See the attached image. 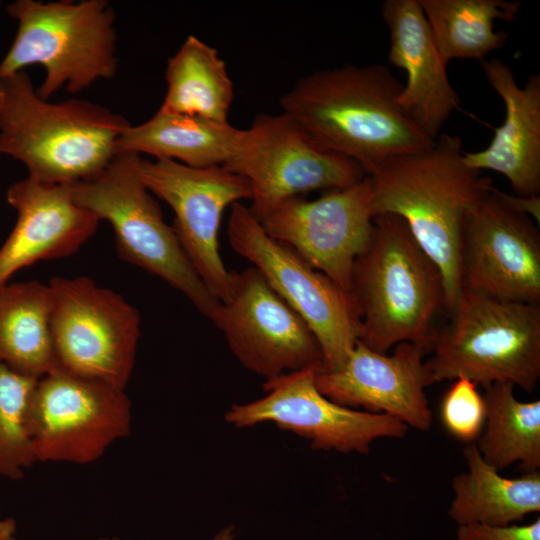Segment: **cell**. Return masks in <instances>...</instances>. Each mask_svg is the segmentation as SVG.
<instances>
[{"label": "cell", "mask_w": 540, "mask_h": 540, "mask_svg": "<svg viewBox=\"0 0 540 540\" xmlns=\"http://www.w3.org/2000/svg\"><path fill=\"white\" fill-rule=\"evenodd\" d=\"M6 199L17 220L0 248V285L38 261L76 253L100 221L73 200L66 184L27 176L8 188Z\"/></svg>", "instance_id": "18"}, {"label": "cell", "mask_w": 540, "mask_h": 540, "mask_svg": "<svg viewBox=\"0 0 540 540\" xmlns=\"http://www.w3.org/2000/svg\"><path fill=\"white\" fill-rule=\"evenodd\" d=\"M457 540H540V518L528 524L490 526L482 524L459 525Z\"/></svg>", "instance_id": "29"}, {"label": "cell", "mask_w": 540, "mask_h": 540, "mask_svg": "<svg viewBox=\"0 0 540 540\" xmlns=\"http://www.w3.org/2000/svg\"><path fill=\"white\" fill-rule=\"evenodd\" d=\"M481 67L505 105V117L485 149L463 152L464 162L502 174L518 196H539L540 76L530 75L519 87L510 66L500 59H484Z\"/></svg>", "instance_id": "20"}, {"label": "cell", "mask_w": 540, "mask_h": 540, "mask_svg": "<svg viewBox=\"0 0 540 540\" xmlns=\"http://www.w3.org/2000/svg\"><path fill=\"white\" fill-rule=\"evenodd\" d=\"M125 389L62 369L37 382L30 426L36 461L88 464L131 428Z\"/></svg>", "instance_id": "11"}, {"label": "cell", "mask_w": 540, "mask_h": 540, "mask_svg": "<svg viewBox=\"0 0 540 540\" xmlns=\"http://www.w3.org/2000/svg\"><path fill=\"white\" fill-rule=\"evenodd\" d=\"M224 166L249 183V209L259 221L290 198L346 188L367 176L355 161L318 148L284 112L258 114Z\"/></svg>", "instance_id": "10"}, {"label": "cell", "mask_w": 540, "mask_h": 540, "mask_svg": "<svg viewBox=\"0 0 540 540\" xmlns=\"http://www.w3.org/2000/svg\"><path fill=\"white\" fill-rule=\"evenodd\" d=\"M260 223L270 237L291 247L349 293L355 260L374 229L370 178L315 200L290 198Z\"/></svg>", "instance_id": "15"}, {"label": "cell", "mask_w": 540, "mask_h": 540, "mask_svg": "<svg viewBox=\"0 0 540 540\" xmlns=\"http://www.w3.org/2000/svg\"><path fill=\"white\" fill-rule=\"evenodd\" d=\"M317 369L288 372L264 384L266 395L245 404H235L226 421L245 428L272 422L311 442L316 450L368 454L380 438H404L409 427L395 417L339 405L317 388Z\"/></svg>", "instance_id": "13"}, {"label": "cell", "mask_w": 540, "mask_h": 540, "mask_svg": "<svg viewBox=\"0 0 540 540\" xmlns=\"http://www.w3.org/2000/svg\"><path fill=\"white\" fill-rule=\"evenodd\" d=\"M11 540H14V539H11Z\"/></svg>", "instance_id": "34"}, {"label": "cell", "mask_w": 540, "mask_h": 540, "mask_svg": "<svg viewBox=\"0 0 540 540\" xmlns=\"http://www.w3.org/2000/svg\"><path fill=\"white\" fill-rule=\"evenodd\" d=\"M500 195L503 200L512 208L520 211L539 223L540 221V197H522L512 196L500 190Z\"/></svg>", "instance_id": "30"}, {"label": "cell", "mask_w": 540, "mask_h": 540, "mask_svg": "<svg viewBox=\"0 0 540 540\" xmlns=\"http://www.w3.org/2000/svg\"><path fill=\"white\" fill-rule=\"evenodd\" d=\"M141 157L116 153L97 175L66 184L73 200L108 221L119 256L184 294L207 318L219 304L202 282L140 175Z\"/></svg>", "instance_id": "7"}, {"label": "cell", "mask_w": 540, "mask_h": 540, "mask_svg": "<svg viewBox=\"0 0 540 540\" xmlns=\"http://www.w3.org/2000/svg\"><path fill=\"white\" fill-rule=\"evenodd\" d=\"M462 141L442 134L428 150L391 157L368 177L374 217H401L443 277L445 308L460 290V242L469 214L493 190L491 177L469 167Z\"/></svg>", "instance_id": "2"}, {"label": "cell", "mask_w": 540, "mask_h": 540, "mask_svg": "<svg viewBox=\"0 0 540 540\" xmlns=\"http://www.w3.org/2000/svg\"><path fill=\"white\" fill-rule=\"evenodd\" d=\"M38 380L0 362V476L12 480L21 479L37 462L30 415Z\"/></svg>", "instance_id": "27"}, {"label": "cell", "mask_w": 540, "mask_h": 540, "mask_svg": "<svg viewBox=\"0 0 540 540\" xmlns=\"http://www.w3.org/2000/svg\"><path fill=\"white\" fill-rule=\"evenodd\" d=\"M349 293L364 345L380 353L403 342L431 350L438 334L433 320L445 307L443 277L401 217H374L371 240L353 266Z\"/></svg>", "instance_id": "4"}, {"label": "cell", "mask_w": 540, "mask_h": 540, "mask_svg": "<svg viewBox=\"0 0 540 540\" xmlns=\"http://www.w3.org/2000/svg\"><path fill=\"white\" fill-rule=\"evenodd\" d=\"M227 236L234 251L308 324L322 349V370H339L359 340V315L350 293L270 237L241 202L231 206Z\"/></svg>", "instance_id": "8"}, {"label": "cell", "mask_w": 540, "mask_h": 540, "mask_svg": "<svg viewBox=\"0 0 540 540\" xmlns=\"http://www.w3.org/2000/svg\"><path fill=\"white\" fill-rule=\"evenodd\" d=\"M6 10L17 32L0 62V78L40 64L46 76L37 93L49 100L62 87L77 93L115 75V13L108 1L17 0Z\"/></svg>", "instance_id": "6"}, {"label": "cell", "mask_w": 540, "mask_h": 540, "mask_svg": "<svg viewBox=\"0 0 540 540\" xmlns=\"http://www.w3.org/2000/svg\"><path fill=\"white\" fill-rule=\"evenodd\" d=\"M426 352L420 346L403 342L387 355L358 340L339 370L316 372V385L324 396L339 405L387 414L426 432L433 417L425 393V388L432 385L424 360Z\"/></svg>", "instance_id": "17"}, {"label": "cell", "mask_w": 540, "mask_h": 540, "mask_svg": "<svg viewBox=\"0 0 540 540\" xmlns=\"http://www.w3.org/2000/svg\"><path fill=\"white\" fill-rule=\"evenodd\" d=\"M51 336L59 368L125 389L140 338L138 310L88 277H53Z\"/></svg>", "instance_id": "9"}, {"label": "cell", "mask_w": 540, "mask_h": 540, "mask_svg": "<svg viewBox=\"0 0 540 540\" xmlns=\"http://www.w3.org/2000/svg\"><path fill=\"white\" fill-rule=\"evenodd\" d=\"M443 427L456 440L472 444L483 430L486 406L473 381L460 377L444 393L439 409Z\"/></svg>", "instance_id": "28"}, {"label": "cell", "mask_w": 540, "mask_h": 540, "mask_svg": "<svg viewBox=\"0 0 540 540\" xmlns=\"http://www.w3.org/2000/svg\"><path fill=\"white\" fill-rule=\"evenodd\" d=\"M467 471L452 480L449 517L459 525L505 526L540 511V472L507 478L488 464L475 443L463 449Z\"/></svg>", "instance_id": "22"}, {"label": "cell", "mask_w": 540, "mask_h": 540, "mask_svg": "<svg viewBox=\"0 0 540 540\" xmlns=\"http://www.w3.org/2000/svg\"><path fill=\"white\" fill-rule=\"evenodd\" d=\"M102 540H109V539H102Z\"/></svg>", "instance_id": "33"}, {"label": "cell", "mask_w": 540, "mask_h": 540, "mask_svg": "<svg viewBox=\"0 0 540 540\" xmlns=\"http://www.w3.org/2000/svg\"><path fill=\"white\" fill-rule=\"evenodd\" d=\"M130 123L81 99H42L23 70L0 78V155L22 162L31 177L72 184L100 173Z\"/></svg>", "instance_id": "3"}, {"label": "cell", "mask_w": 540, "mask_h": 540, "mask_svg": "<svg viewBox=\"0 0 540 540\" xmlns=\"http://www.w3.org/2000/svg\"><path fill=\"white\" fill-rule=\"evenodd\" d=\"M450 324L425 360L432 384L460 377L486 388L505 383L531 393L540 378V306L461 289Z\"/></svg>", "instance_id": "5"}, {"label": "cell", "mask_w": 540, "mask_h": 540, "mask_svg": "<svg viewBox=\"0 0 540 540\" xmlns=\"http://www.w3.org/2000/svg\"><path fill=\"white\" fill-rule=\"evenodd\" d=\"M167 92L160 109L226 123L233 83L215 48L190 35L168 59Z\"/></svg>", "instance_id": "24"}, {"label": "cell", "mask_w": 540, "mask_h": 540, "mask_svg": "<svg viewBox=\"0 0 540 540\" xmlns=\"http://www.w3.org/2000/svg\"><path fill=\"white\" fill-rule=\"evenodd\" d=\"M140 175L173 210L174 232L202 282L219 302L229 299L233 277L220 256L218 232L225 209L251 198L249 183L225 166L193 168L172 160L141 158Z\"/></svg>", "instance_id": "14"}, {"label": "cell", "mask_w": 540, "mask_h": 540, "mask_svg": "<svg viewBox=\"0 0 540 540\" xmlns=\"http://www.w3.org/2000/svg\"><path fill=\"white\" fill-rule=\"evenodd\" d=\"M231 296L210 320L235 357L267 379L302 369H323L320 344L308 324L253 266L232 271Z\"/></svg>", "instance_id": "12"}, {"label": "cell", "mask_w": 540, "mask_h": 540, "mask_svg": "<svg viewBox=\"0 0 540 540\" xmlns=\"http://www.w3.org/2000/svg\"><path fill=\"white\" fill-rule=\"evenodd\" d=\"M486 418L476 445L483 459L498 471L515 463L523 473L540 468V400L520 401L514 386L496 383L484 388Z\"/></svg>", "instance_id": "26"}, {"label": "cell", "mask_w": 540, "mask_h": 540, "mask_svg": "<svg viewBox=\"0 0 540 540\" xmlns=\"http://www.w3.org/2000/svg\"><path fill=\"white\" fill-rule=\"evenodd\" d=\"M402 88L384 65L345 64L301 77L280 105L318 148L355 161L368 176L391 157L435 144L399 105Z\"/></svg>", "instance_id": "1"}, {"label": "cell", "mask_w": 540, "mask_h": 540, "mask_svg": "<svg viewBox=\"0 0 540 540\" xmlns=\"http://www.w3.org/2000/svg\"><path fill=\"white\" fill-rule=\"evenodd\" d=\"M232 539V533H231V529H226L224 530L221 534H219L215 540H231ZM109 540H122V539H119V538H112V539H109Z\"/></svg>", "instance_id": "32"}, {"label": "cell", "mask_w": 540, "mask_h": 540, "mask_svg": "<svg viewBox=\"0 0 540 540\" xmlns=\"http://www.w3.org/2000/svg\"><path fill=\"white\" fill-rule=\"evenodd\" d=\"M438 54L445 65L452 59L480 62L504 46L505 31H494V21L511 22L521 2L504 0H419Z\"/></svg>", "instance_id": "25"}, {"label": "cell", "mask_w": 540, "mask_h": 540, "mask_svg": "<svg viewBox=\"0 0 540 540\" xmlns=\"http://www.w3.org/2000/svg\"><path fill=\"white\" fill-rule=\"evenodd\" d=\"M381 14L390 34L389 62L407 73L399 105L433 139L460 109L419 0H386Z\"/></svg>", "instance_id": "19"}, {"label": "cell", "mask_w": 540, "mask_h": 540, "mask_svg": "<svg viewBox=\"0 0 540 540\" xmlns=\"http://www.w3.org/2000/svg\"><path fill=\"white\" fill-rule=\"evenodd\" d=\"M461 289L539 304L540 233L493 188L469 214L460 242ZM461 291V290H460Z\"/></svg>", "instance_id": "16"}, {"label": "cell", "mask_w": 540, "mask_h": 540, "mask_svg": "<svg viewBox=\"0 0 540 540\" xmlns=\"http://www.w3.org/2000/svg\"><path fill=\"white\" fill-rule=\"evenodd\" d=\"M52 307L49 284L0 285V362L36 379L60 369L50 329Z\"/></svg>", "instance_id": "23"}, {"label": "cell", "mask_w": 540, "mask_h": 540, "mask_svg": "<svg viewBox=\"0 0 540 540\" xmlns=\"http://www.w3.org/2000/svg\"><path fill=\"white\" fill-rule=\"evenodd\" d=\"M16 531V523L13 519H0V540H11Z\"/></svg>", "instance_id": "31"}, {"label": "cell", "mask_w": 540, "mask_h": 540, "mask_svg": "<svg viewBox=\"0 0 540 540\" xmlns=\"http://www.w3.org/2000/svg\"><path fill=\"white\" fill-rule=\"evenodd\" d=\"M243 129L199 116L159 110L122 132L116 153L152 155L193 168L224 166L235 154Z\"/></svg>", "instance_id": "21"}]
</instances>
